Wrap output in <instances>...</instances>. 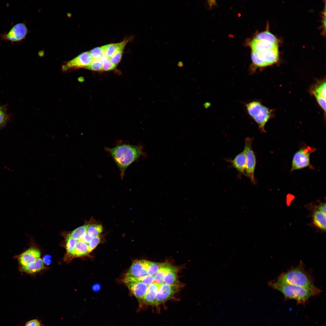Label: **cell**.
Listing matches in <instances>:
<instances>
[{
  "mask_svg": "<svg viewBox=\"0 0 326 326\" xmlns=\"http://www.w3.org/2000/svg\"><path fill=\"white\" fill-rule=\"evenodd\" d=\"M87 225L82 226L73 230L69 234L70 236L77 240H80L86 232Z\"/></svg>",
  "mask_w": 326,
  "mask_h": 326,
  "instance_id": "4316f807",
  "label": "cell"
},
{
  "mask_svg": "<svg viewBox=\"0 0 326 326\" xmlns=\"http://www.w3.org/2000/svg\"><path fill=\"white\" fill-rule=\"evenodd\" d=\"M124 283L132 293L138 299L143 300L147 292L148 286L135 280L132 277L126 276Z\"/></svg>",
  "mask_w": 326,
  "mask_h": 326,
  "instance_id": "9c48e42d",
  "label": "cell"
},
{
  "mask_svg": "<svg viewBox=\"0 0 326 326\" xmlns=\"http://www.w3.org/2000/svg\"><path fill=\"white\" fill-rule=\"evenodd\" d=\"M255 53L261 62L263 67L273 64L277 62L278 59V48Z\"/></svg>",
  "mask_w": 326,
  "mask_h": 326,
  "instance_id": "7c38bea8",
  "label": "cell"
},
{
  "mask_svg": "<svg viewBox=\"0 0 326 326\" xmlns=\"http://www.w3.org/2000/svg\"><path fill=\"white\" fill-rule=\"evenodd\" d=\"M149 263V261L143 260L134 261L126 276L140 278L148 275L147 270Z\"/></svg>",
  "mask_w": 326,
  "mask_h": 326,
  "instance_id": "30bf717a",
  "label": "cell"
},
{
  "mask_svg": "<svg viewBox=\"0 0 326 326\" xmlns=\"http://www.w3.org/2000/svg\"><path fill=\"white\" fill-rule=\"evenodd\" d=\"M100 287L99 285L96 284L94 285V286L93 287V289L94 290V291H97L100 289Z\"/></svg>",
  "mask_w": 326,
  "mask_h": 326,
  "instance_id": "b9f144b4",
  "label": "cell"
},
{
  "mask_svg": "<svg viewBox=\"0 0 326 326\" xmlns=\"http://www.w3.org/2000/svg\"><path fill=\"white\" fill-rule=\"evenodd\" d=\"M172 266L167 263L160 264V268L157 272L153 275L154 281L153 283L158 285H161L163 283L165 276Z\"/></svg>",
  "mask_w": 326,
  "mask_h": 326,
  "instance_id": "ac0fdd59",
  "label": "cell"
},
{
  "mask_svg": "<svg viewBox=\"0 0 326 326\" xmlns=\"http://www.w3.org/2000/svg\"><path fill=\"white\" fill-rule=\"evenodd\" d=\"M163 283L171 286L178 285L176 269L172 267L166 273L164 280Z\"/></svg>",
  "mask_w": 326,
  "mask_h": 326,
  "instance_id": "7402d4cb",
  "label": "cell"
},
{
  "mask_svg": "<svg viewBox=\"0 0 326 326\" xmlns=\"http://www.w3.org/2000/svg\"><path fill=\"white\" fill-rule=\"evenodd\" d=\"M93 60L89 52H84L65 63L62 66V70L65 72L73 69L86 68Z\"/></svg>",
  "mask_w": 326,
  "mask_h": 326,
  "instance_id": "52a82bcc",
  "label": "cell"
},
{
  "mask_svg": "<svg viewBox=\"0 0 326 326\" xmlns=\"http://www.w3.org/2000/svg\"><path fill=\"white\" fill-rule=\"evenodd\" d=\"M227 161L230 163L232 167L236 169L239 174L246 176V156L244 150L237 155L233 159H227Z\"/></svg>",
  "mask_w": 326,
  "mask_h": 326,
  "instance_id": "5bb4252c",
  "label": "cell"
},
{
  "mask_svg": "<svg viewBox=\"0 0 326 326\" xmlns=\"http://www.w3.org/2000/svg\"><path fill=\"white\" fill-rule=\"evenodd\" d=\"M123 51H119L116 52L109 58L111 62L117 65L120 61L123 55Z\"/></svg>",
  "mask_w": 326,
  "mask_h": 326,
  "instance_id": "e575fe53",
  "label": "cell"
},
{
  "mask_svg": "<svg viewBox=\"0 0 326 326\" xmlns=\"http://www.w3.org/2000/svg\"><path fill=\"white\" fill-rule=\"evenodd\" d=\"M252 51L257 53L278 48L277 43L263 40L254 38L249 43Z\"/></svg>",
  "mask_w": 326,
  "mask_h": 326,
  "instance_id": "4fadbf2b",
  "label": "cell"
},
{
  "mask_svg": "<svg viewBox=\"0 0 326 326\" xmlns=\"http://www.w3.org/2000/svg\"><path fill=\"white\" fill-rule=\"evenodd\" d=\"M159 286L153 283L148 286L147 292L143 299L145 304L155 305L156 295Z\"/></svg>",
  "mask_w": 326,
  "mask_h": 326,
  "instance_id": "e0dca14e",
  "label": "cell"
},
{
  "mask_svg": "<svg viewBox=\"0 0 326 326\" xmlns=\"http://www.w3.org/2000/svg\"><path fill=\"white\" fill-rule=\"evenodd\" d=\"M318 211L326 215V203H325L319 205L318 207Z\"/></svg>",
  "mask_w": 326,
  "mask_h": 326,
  "instance_id": "ab89813d",
  "label": "cell"
},
{
  "mask_svg": "<svg viewBox=\"0 0 326 326\" xmlns=\"http://www.w3.org/2000/svg\"><path fill=\"white\" fill-rule=\"evenodd\" d=\"M314 224L320 229L326 230V215L318 210L314 211L312 215Z\"/></svg>",
  "mask_w": 326,
  "mask_h": 326,
  "instance_id": "ffe728a7",
  "label": "cell"
},
{
  "mask_svg": "<svg viewBox=\"0 0 326 326\" xmlns=\"http://www.w3.org/2000/svg\"><path fill=\"white\" fill-rule=\"evenodd\" d=\"M263 106L261 103L257 101H253L245 104L247 111L253 119L257 115Z\"/></svg>",
  "mask_w": 326,
  "mask_h": 326,
  "instance_id": "44dd1931",
  "label": "cell"
},
{
  "mask_svg": "<svg viewBox=\"0 0 326 326\" xmlns=\"http://www.w3.org/2000/svg\"><path fill=\"white\" fill-rule=\"evenodd\" d=\"M44 267V262L43 260L40 258L23 268V270L27 273H34L41 271Z\"/></svg>",
  "mask_w": 326,
  "mask_h": 326,
  "instance_id": "603a6c76",
  "label": "cell"
},
{
  "mask_svg": "<svg viewBox=\"0 0 326 326\" xmlns=\"http://www.w3.org/2000/svg\"><path fill=\"white\" fill-rule=\"evenodd\" d=\"M102 62V69L103 71H107L113 70L116 67V65L112 63L109 59L105 55L101 58Z\"/></svg>",
  "mask_w": 326,
  "mask_h": 326,
  "instance_id": "f1b7e54d",
  "label": "cell"
},
{
  "mask_svg": "<svg viewBox=\"0 0 326 326\" xmlns=\"http://www.w3.org/2000/svg\"><path fill=\"white\" fill-rule=\"evenodd\" d=\"M77 240L71 237L69 234L68 235L66 238V248L67 251V256L69 258L72 254L74 250Z\"/></svg>",
  "mask_w": 326,
  "mask_h": 326,
  "instance_id": "d4e9b609",
  "label": "cell"
},
{
  "mask_svg": "<svg viewBox=\"0 0 326 326\" xmlns=\"http://www.w3.org/2000/svg\"><path fill=\"white\" fill-rule=\"evenodd\" d=\"M142 145H133L120 143L113 148H105V150L113 158L118 167L122 178L127 168L142 156L146 155Z\"/></svg>",
  "mask_w": 326,
  "mask_h": 326,
  "instance_id": "6da1fadb",
  "label": "cell"
},
{
  "mask_svg": "<svg viewBox=\"0 0 326 326\" xmlns=\"http://www.w3.org/2000/svg\"><path fill=\"white\" fill-rule=\"evenodd\" d=\"M269 285L282 293L285 299H294L298 303L304 304L311 297L319 295L321 290L288 284L276 283L272 281Z\"/></svg>",
  "mask_w": 326,
  "mask_h": 326,
  "instance_id": "3957f363",
  "label": "cell"
},
{
  "mask_svg": "<svg viewBox=\"0 0 326 326\" xmlns=\"http://www.w3.org/2000/svg\"><path fill=\"white\" fill-rule=\"evenodd\" d=\"M92 237H91L86 232L83 235L82 238L79 240L82 241L88 244L91 241Z\"/></svg>",
  "mask_w": 326,
  "mask_h": 326,
  "instance_id": "f35d334b",
  "label": "cell"
},
{
  "mask_svg": "<svg viewBox=\"0 0 326 326\" xmlns=\"http://www.w3.org/2000/svg\"><path fill=\"white\" fill-rule=\"evenodd\" d=\"M39 321L36 319H34L27 322L25 326H40Z\"/></svg>",
  "mask_w": 326,
  "mask_h": 326,
  "instance_id": "74e56055",
  "label": "cell"
},
{
  "mask_svg": "<svg viewBox=\"0 0 326 326\" xmlns=\"http://www.w3.org/2000/svg\"><path fill=\"white\" fill-rule=\"evenodd\" d=\"M89 52L93 59H101L104 55L102 46L94 48Z\"/></svg>",
  "mask_w": 326,
  "mask_h": 326,
  "instance_id": "d6a6232c",
  "label": "cell"
},
{
  "mask_svg": "<svg viewBox=\"0 0 326 326\" xmlns=\"http://www.w3.org/2000/svg\"><path fill=\"white\" fill-rule=\"evenodd\" d=\"M272 113L271 110L263 106L262 109L253 119L258 126L259 129L262 133H265V126L270 118Z\"/></svg>",
  "mask_w": 326,
  "mask_h": 326,
  "instance_id": "9a60e30c",
  "label": "cell"
},
{
  "mask_svg": "<svg viewBox=\"0 0 326 326\" xmlns=\"http://www.w3.org/2000/svg\"><path fill=\"white\" fill-rule=\"evenodd\" d=\"M102 64L101 59H93L92 61L86 68L90 70L95 71L102 70Z\"/></svg>",
  "mask_w": 326,
  "mask_h": 326,
  "instance_id": "1f68e13d",
  "label": "cell"
},
{
  "mask_svg": "<svg viewBox=\"0 0 326 326\" xmlns=\"http://www.w3.org/2000/svg\"><path fill=\"white\" fill-rule=\"evenodd\" d=\"M253 139L247 137L245 141L244 150L246 156V177L251 180L254 184H256V181L254 177V172L256 163V157L252 148Z\"/></svg>",
  "mask_w": 326,
  "mask_h": 326,
  "instance_id": "5b68a950",
  "label": "cell"
},
{
  "mask_svg": "<svg viewBox=\"0 0 326 326\" xmlns=\"http://www.w3.org/2000/svg\"><path fill=\"white\" fill-rule=\"evenodd\" d=\"M177 285L171 286L164 283L159 285L155 305L158 306L170 299L178 289Z\"/></svg>",
  "mask_w": 326,
  "mask_h": 326,
  "instance_id": "ba28073f",
  "label": "cell"
},
{
  "mask_svg": "<svg viewBox=\"0 0 326 326\" xmlns=\"http://www.w3.org/2000/svg\"><path fill=\"white\" fill-rule=\"evenodd\" d=\"M90 252L88 244L82 241L77 240L74 250L70 258L85 256Z\"/></svg>",
  "mask_w": 326,
  "mask_h": 326,
  "instance_id": "d6986e66",
  "label": "cell"
},
{
  "mask_svg": "<svg viewBox=\"0 0 326 326\" xmlns=\"http://www.w3.org/2000/svg\"><path fill=\"white\" fill-rule=\"evenodd\" d=\"M160 266L159 263L149 261L147 270L148 275L153 276L158 271Z\"/></svg>",
  "mask_w": 326,
  "mask_h": 326,
  "instance_id": "4dcf8cb0",
  "label": "cell"
},
{
  "mask_svg": "<svg viewBox=\"0 0 326 326\" xmlns=\"http://www.w3.org/2000/svg\"><path fill=\"white\" fill-rule=\"evenodd\" d=\"M129 39L125 40L120 43H110L102 46L104 55L109 58L116 52L123 51Z\"/></svg>",
  "mask_w": 326,
  "mask_h": 326,
  "instance_id": "2e32d148",
  "label": "cell"
},
{
  "mask_svg": "<svg viewBox=\"0 0 326 326\" xmlns=\"http://www.w3.org/2000/svg\"><path fill=\"white\" fill-rule=\"evenodd\" d=\"M315 97L319 105L324 110L325 113L326 112V99L318 97Z\"/></svg>",
  "mask_w": 326,
  "mask_h": 326,
  "instance_id": "8d00e7d4",
  "label": "cell"
},
{
  "mask_svg": "<svg viewBox=\"0 0 326 326\" xmlns=\"http://www.w3.org/2000/svg\"><path fill=\"white\" fill-rule=\"evenodd\" d=\"M100 238L99 237L92 238L88 244L90 252L92 251L99 243Z\"/></svg>",
  "mask_w": 326,
  "mask_h": 326,
  "instance_id": "d590c367",
  "label": "cell"
},
{
  "mask_svg": "<svg viewBox=\"0 0 326 326\" xmlns=\"http://www.w3.org/2000/svg\"><path fill=\"white\" fill-rule=\"evenodd\" d=\"M326 82H323L318 85L312 92L315 97H318L326 99Z\"/></svg>",
  "mask_w": 326,
  "mask_h": 326,
  "instance_id": "83f0119b",
  "label": "cell"
},
{
  "mask_svg": "<svg viewBox=\"0 0 326 326\" xmlns=\"http://www.w3.org/2000/svg\"><path fill=\"white\" fill-rule=\"evenodd\" d=\"M28 30L24 23H18L14 25L7 33L1 34L3 40L18 42L23 40L27 34Z\"/></svg>",
  "mask_w": 326,
  "mask_h": 326,
  "instance_id": "8992f818",
  "label": "cell"
},
{
  "mask_svg": "<svg viewBox=\"0 0 326 326\" xmlns=\"http://www.w3.org/2000/svg\"><path fill=\"white\" fill-rule=\"evenodd\" d=\"M177 66L179 67H182L183 66V63L181 62H179L178 63Z\"/></svg>",
  "mask_w": 326,
  "mask_h": 326,
  "instance_id": "7bdbcfd3",
  "label": "cell"
},
{
  "mask_svg": "<svg viewBox=\"0 0 326 326\" xmlns=\"http://www.w3.org/2000/svg\"><path fill=\"white\" fill-rule=\"evenodd\" d=\"M316 150L314 148L307 146L301 148L293 156L290 171L308 167L312 168L310 162V155Z\"/></svg>",
  "mask_w": 326,
  "mask_h": 326,
  "instance_id": "277c9868",
  "label": "cell"
},
{
  "mask_svg": "<svg viewBox=\"0 0 326 326\" xmlns=\"http://www.w3.org/2000/svg\"><path fill=\"white\" fill-rule=\"evenodd\" d=\"M102 230V227L100 225H87L86 232L92 238L99 237Z\"/></svg>",
  "mask_w": 326,
  "mask_h": 326,
  "instance_id": "cb8c5ba5",
  "label": "cell"
},
{
  "mask_svg": "<svg viewBox=\"0 0 326 326\" xmlns=\"http://www.w3.org/2000/svg\"><path fill=\"white\" fill-rule=\"evenodd\" d=\"M50 257L48 255L44 256L43 258V262H44L48 264H50Z\"/></svg>",
  "mask_w": 326,
  "mask_h": 326,
  "instance_id": "60d3db41",
  "label": "cell"
},
{
  "mask_svg": "<svg viewBox=\"0 0 326 326\" xmlns=\"http://www.w3.org/2000/svg\"><path fill=\"white\" fill-rule=\"evenodd\" d=\"M9 118L5 107L0 106V129L7 123Z\"/></svg>",
  "mask_w": 326,
  "mask_h": 326,
  "instance_id": "f546056e",
  "label": "cell"
},
{
  "mask_svg": "<svg viewBox=\"0 0 326 326\" xmlns=\"http://www.w3.org/2000/svg\"><path fill=\"white\" fill-rule=\"evenodd\" d=\"M133 278L136 280L141 282L148 286L153 283L154 280L153 276L149 275L140 278Z\"/></svg>",
  "mask_w": 326,
  "mask_h": 326,
  "instance_id": "836d02e7",
  "label": "cell"
},
{
  "mask_svg": "<svg viewBox=\"0 0 326 326\" xmlns=\"http://www.w3.org/2000/svg\"><path fill=\"white\" fill-rule=\"evenodd\" d=\"M273 282L279 284H288L316 289L313 278L305 270L302 261L296 267L282 273Z\"/></svg>",
  "mask_w": 326,
  "mask_h": 326,
  "instance_id": "7a4b0ae2",
  "label": "cell"
},
{
  "mask_svg": "<svg viewBox=\"0 0 326 326\" xmlns=\"http://www.w3.org/2000/svg\"><path fill=\"white\" fill-rule=\"evenodd\" d=\"M255 38L265 40L278 43V40L276 37L273 34L268 31H265L258 34L256 36Z\"/></svg>",
  "mask_w": 326,
  "mask_h": 326,
  "instance_id": "484cf974",
  "label": "cell"
},
{
  "mask_svg": "<svg viewBox=\"0 0 326 326\" xmlns=\"http://www.w3.org/2000/svg\"><path fill=\"white\" fill-rule=\"evenodd\" d=\"M41 253L37 249L31 248L22 253L19 258V263L24 268L40 258Z\"/></svg>",
  "mask_w": 326,
  "mask_h": 326,
  "instance_id": "8fae6325",
  "label": "cell"
}]
</instances>
